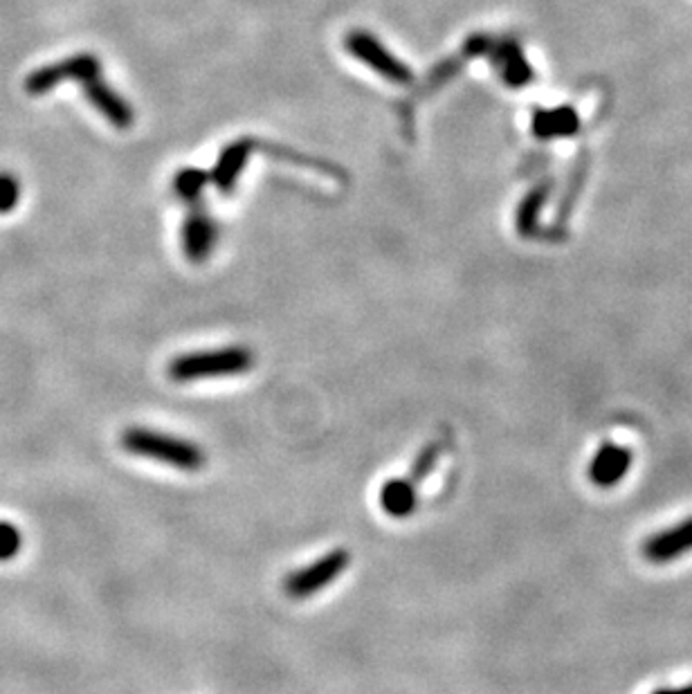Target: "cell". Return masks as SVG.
I'll return each instance as SVG.
<instances>
[{
	"instance_id": "obj_1",
	"label": "cell",
	"mask_w": 692,
	"mask_h": 694,
	"mask_svg": "<svg viewBox=\"0 0 692 694\" xmlns=\"http://www.w3.org/2000/svg\"><path fill=\"white\" fill-rule=\"evenodd\" d=\"M120 443L133 456L165 463L182 472H200L207 463V454L198 443L142 425L124 429Z\"/></svg>"
},
{
	"instance_id": "obj_13",
	"label": "cell",
	"mask_w": 692,
	"mask_h": 694,
	"mask_svg": "<svg viewBox=\"0 0 692 694\" xmlns=\"http://www.w3.org/2000/svg\"><path fill=\"white\" fill-rule=\"evenodd\" d=\"M533 129H535V135H540V138L571 135L578 129V117L571 108H560V111H551V113H537Z\"/></svg>"
},
{
	"instance_id": "obj_16",
	"label": "cell",
	"mask_w": 692,
	"mask_h": 694,
	"mask_svg": "<svg viewBox=\"0 0 692 694\" xmlns=\"http://www.w3.org/2000/svg\"><path fill=\"white\" fill-rule=\"evenodd\" d=\"M207 180H209L207 173L198 171V169L180 171L176 176L178 196L185 198V200H191V203H196V200L200 198V191H203L207 185Z\"/></svg>"
},
{
	"instance_id": "obj_14",
	"label": "cell",
	"mask_w": 692,
	"mask_h": 694,
	"mask_svg": "<svg viewBox=\"0 0 692 694\" xmlns=\"http://www.w3.org/2000/svg\"><path fill=\"white\" fill-rule=\"evenodd\" d=\"M445 447H448V438H436V441L427 443L418 456L412 463V468L407 472V479L416 483V486H421V483L427 479V474H430L436 465H439L441 456L445 454Z\"/></svg>"
},
{
	"instance_id": "obj_7",
	"label": "cell",
	"mask_w": 692,
	"mask_h": 694,
	"mask_svg": "<svg viewBox=\"0 0 692 694\" xmlns=\"http://www.w3.org/2000/svg\"><path fill=\"white\" fill-rule=\"evenodd\" d=\"M634 461V454L630 447L618 445L612 441H605L598 447L596 454L591 456L589 461V481L594 483L596 488H616L618 483L625 479V474L630 472Z\"/></svg>"
},
{
	"instance_id": "obj_2",
	"label": "cell",
	"mask_w": 692,
	"mask_h": 694,
	"mask_svg": "<svg viewBox=\"0 0 692 694\" xmlns=\"http://www.w3.org/2000/svg\"><path fill=\"white\" fill-rule=\"evenodd\" d=\"M254 367V353L248 346L234 344L221 346V349L209 351H194L178 355L169 362V378L173 382H196V380H212V378H232L250 371Z\"/></svg>"
},
{
	"instance_id": "obj_8",
	"label": "cell",
	"mask_w": 692,
	"mask_h": 694,
	"mask_svg": "<svg viewBox=\"0 0 692 694\" xmlns=\"http://www.w3.org/2000/svg\"><path fill=\"white\" fill-rule=\"evenodd\" d=\"M81 84H84V93L88 97V102L93 104L97 111L115 126V129H131L133 126L131 106L126 104L111 86H106L99 77L81 81Z\"/></svg>"
},
{
	"instance_id": "obj_12",
	"label": "cell",
	"mask_w": 692,
	"mask_h": 694,
	"mask_svg": "<svg viewBox=\"0 0 692 694\" xmlns=\"http://www.w3.org/2000/svg\"><path fill=\"white\" fill-rule=\"evenodd\" d=\"M495 66L499 68V72H502L504 81H508L513 88L522 86L531 79V68H528L522 52H519V48L513 41H504L502 45H499L495 52Z\"/></svg>"
},
{
	"instance_id": "obj_19",
	"label": "cell",
	"mask_w": 692,
	"mask_h": 694,
	"mask_svg": "<svg viewBox=\"0 0 692 694\" xmlns=\"http://www.w3.org/2000/svg\"><path fill=\"white\" fill-rule=\"evenodd\" d=\"M652 694H692V683H688V686H679V688H659Z\"/></svg>"
},
{
	"instance_id": "obj_9",
	"label": "cell",
	"mask_w": 692,
	"mask_h": 694,
	"mask_svg": "<svg viewBox=\"0 0 692 694\" xmlns=\"http://www.w3.org/2000/svg\"><path fill=\"white\" fill-rule=\"evenodd\" d=\"M257 146H259L257 140H248V138L232 142L230 146H227L212 173V180L216 182L218 189L225 191V194H230L236 185V180H239L241 176L245 162H248L250 158V153L257 149Z\"/></svg>"
},
{
	"instance_id": "obj_18",
	"label": "cell",
	"mask_w": 692,
	"mask_h": 694,
	"mask_svg": "<svg viewBox=\"0 0 692 694\" xmlns=\"http://www.w3.org/2000/svg\"><path fill=\"white\" fill-rule=\"evenodd\" d=\"M23 549V533L14 524L0 522V562H9Z\"/></svg>"
},
{
	"instance_id": "obj_4",
	"label": "cell",
	"mask_w": 692,
	"mask_h": 694,
	"mask_svg": "<svg viewBox=\"0 0 692 694\" xmlns=\"http://www.w3.org/2000/svg\"><path fill=\"white\" fill-rule=\"evenodd\" d=\"M99 59L93 54H79V57H70L66 61L52 63V66H45L34 70L32 75H27L25 79V90L34 97L50 93V90L57 88L61 81L66 79H77V81H88L93 77H99Z\"/></svg>"
},
{
	"instance_id": "obj_10",
	"label": "cell",
	"mask_w": 692,
	"mask_h": 694,
	"mask_svg": "<svg viewBox=\"0 0 692 694\" xmlns=\"http://www.w3.org/2000/svg\"><path fill=\"white\" fill-rule=\"evenodd\" d=\"M218 239L216 225L209 221V216L203 212H194L185 223L182 230V241H185V254L191 261H205L212 254Z\"/></svg>"
},
{
	"instance_id": "obj_11",
	"label": "cell",
	"mask_w": 692,
	"mask_h": 694,
	"mask_svg": "<svg viewBox=\"0 0 692 694\" xmlns=\"http://www.w3.org/2000/svg\"><path fill=\"white\" fill-rule=\"evenodd\" d=\"M380 506L394 519L409 517L418 508V486L407 477L389 479L380 488Z\"/></svg>"
},
{
	"instance_id": "obj_6",
	"label": "cell",
	"mask_w": 692,
	"mask_h": 694,
	"mask_svg": "<svg viewBox=\"0 0 692 694\" xmlns=\"http://www.w3.org/2000/svg\"><path fill=\"white\" fill-rule=\"evenodd\" d=\"M692 553V517L652 533L641 544V555L650 564H670Z\"/></svg>"
},
{
	"instance_id": "obj_3",
	"label": "cell",
	"mask_w": 692,
	"mask_h": 694,
	"mask_svg": "<svg viewBox=\"0 0 692 694\" xmlns=\"http://www.w3.org/2000/svg\"><path fill=\"white\" fill-rule=\"evenodd\" d=\"M351 553L349 549H333L322 557H317L313 564H306L302 569L288 573L284 578V593L293 600H306L329 587L340 575L349 569Z\"/></svg>"
},
{
	"instance_id": "obj_5",
	"label": "cell",
	"mask_w": 692,
	"mask_h": 694,
	"mask_svg": "<svg viewBox=\"0 0 692 694\" xmlns=\"http://www.w3.org/2000/svg\"><path fill=\"white\" fill-rule=\"evenodd\" d=\"M346 48H349L355 59L364 61L367 66L376 70L378 75L394 81V84H409V81L414 79L412 70H409L403 61L391 57V54L367 32H351L346 36Z\"/></svg>"
},
{
	"instance_id": "obj_15",
	"label": "cell",
	"mask_w": 692,
	"mask_h": 694,
	"mask_svg": "<svg viewBox=\"0 0 692 694\" xmlns=\"http://www.w3.org/2000/svg\"><path fill=\"white\" fill-rule=\"evenodd\" d=\"M546 191H549L546 187L531 191V194L524 198V203L519 205V214H517L519 234L533 236L537 232V216H540V209L546 200Z\"/></svg>"
},
{
	"instance_id": "obj_17",
	"label": "cell",
	"mask_w": 692,
	"mask_h": 694,
	"mask_svg": "<svg viewBox=\"0 0 692 694\" xmlns=\"http://www.w3.org/2000/svg\"><path fill=\"white\" fill-rule=\"evenodd\" d=\"M21 200V182L14 173L0 171V214H12Z\"/></svg>"
}]
</instances>
